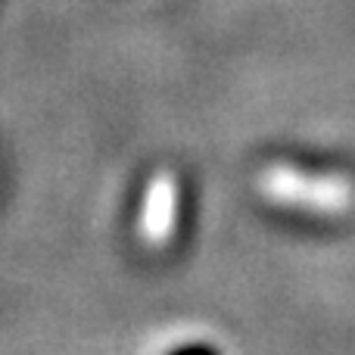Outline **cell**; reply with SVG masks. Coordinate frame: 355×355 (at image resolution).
I'll return each mask as SVG.
<instances>
[{"mask_svg":"<svg viewBox=\"0 0 355 355\" xmlns=\"http://www.w3.org/2000/svg\"><path fill=\"white\" fill-rule=\"evenodd\" d=\"M175 181L168 175H159L150 184V200H147V212H144V234L150 243H159L172 234L175 225Z\"/></svg>","mask_w":355,"mask_h":355,"instance_id":"7a4b0ae2","label":"cell"},{"mask_svg":"<svg viewBox=\"0 0 355 355\" xmlns=\"http://www.w3.org/2000/svg\"><path fill=\"white\" fill-rule=\"evenodd\" d=\"M259 193L277 206L302 209L315 215H346L355 209V181L349 175H309L296 166H268L259 175Z\"/></svg>","mask_w":355,"mask_h":355,"instance_id":"6da1fadb","label":"cell"}]
</instances>
